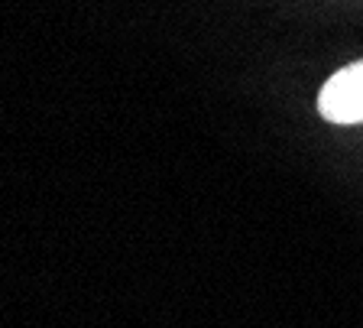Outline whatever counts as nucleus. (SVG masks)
I'll list each match as a JSON object with an SVG mask.
<instances>
[{
    "label": "nucleus",
    "instance_id": "f257e3e1",
    "mask_svg": "<svg viewBox=\"0 0 363 328\" xmlns=\"http://www.w3.org/2000/svg\"><path fill=\"white\" fill-rule=\"evenodd\" d=\"M318 111L331 124H363V62L328 78L318 94Z\"/></svg>",
    "mask_w": 363,
    "mask_h": 328
}]
</instances>
